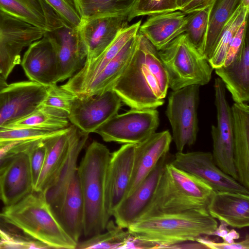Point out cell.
<instances>
[{
	"label": "cell",
	"instance_id": "obj_40",
	"mask_svg": "<svg viewBox=\"0 0 249 249\" xmlns=\"http://www.w3.org/2000/svg\"><path fill=\"white\" fill-rule=\"evenodd\" d=\"M76 95L57 84L47 87V93L41 105L57 116L68 119Z\"/></svg>",
	"mask_w": 249,
	"mask_h": 249
},
{
	"label": "cell",
	"instance_id": "obj_2",
	"mask_svg": "<svg viewBox=\"0 0 249 249\" xmlns=\"http://www.w3.org/2000/svg\"><path fill=\"white\" fill-rule=\"evenodd\" d=\"M218 226L207 209L179 213L160 214L138 219L127 229L136 238L154 246V249L189 241L205 235H212Z\"/></svg>",
	"mask_w": 249,
	"mask_h": 249
},
{
	"label": "cell",
	"instance_id": "obj_35",
	"mask_svg": "<svg viewBox=\"0 0 249 249\" xmlns=\"http://www.w3.org/2000/svg\"><path fill=\"white\" fill-rule=\"evenodd\" d=\"M70 125L68 119L60 117L40 105L28 115L0 128L40 127L53 130L66 128Z\"/></svg>",
	"mask_w": 249,
	"mask_h": 249
},
{
	"label": "cell",
	"instance_id": "obj_6",
	"mask_svg": "<svg viewBox=\"0 0 249 249\" xmlns=\"http://www.w3.org/2000/svg\"><path fill=\"white\" fill-rule=\"evenodd\" d=\"M199 99V86L197 85L173 90L169 95L166 115L178 152H183L185 146H190L196 142Z\"/></svg>",
	"mask_w": 249,
	"mask_h": 249
},
{
	"label": "cell",
	"instance_id": "obj_4",
	"mask_svg": "<svg viewBox=\"0 0 249 249\" xmlns=\"http://www.w3.org/2000/svg\"><path fill=\"white\" fill-rule=\"evenodd\" d=\"M5 219L49 248L75 249L77 243L66 231L41 192L33 191L1 212Z\"/></svg>",
	"mask_w": 249,
	"mask_h": 249
},
{
	"label": "cell",
	"instance_id": "obj_22",
	"mask_svg": "<svg viewBox=\"0 0 249 249\" xmlns=\"http://www.w3.org/2000/svg\"><path fill=\"white\" fill-rule=\"evenodd\" d=\"M31 145L15 154L2 175L0 199L4 207L16 204L34 191L28 154Z\"/></svg>",
	"mask_w": 249,
	"mask_h": 249
},
{
	"label": "cell",
	"instance_id": "obj_23",
	"mask_svg": "<svg viewBox=\"0 0 249 249\" xmlns=\"http://www.w3.org/2000/svg\"><path fill=\"white\" fill-rule=\"evenodd\" d=\"M209 214L228 226L237 229L249 226V195L214 191L208 205Z\"/></svg>",
	"mask_w": 249,
	"mask_h": 249
},
{
	"label": "cell",
	"instance_id": "obj_52",
	"mask_svg": "<svg viewBox=\"0 0 249 249\" xmlns=\"http://www.w3.org/2000/svg\"><path fill=\"white\" fill-rule=\"evenodd\" d=\"M8 85L7 80L0 74V90Z\"/></svg>",
	"mask_w": 249,
	"mask_h": 249
},
{
	"label": "cell",
	"instance_id": "obj_14",
	"mask_svg": "<svg viewBox=\"0 0 249 249\" xmlns=\"http://www.w3.org/2000/svg\"><path fill=\"white\" fill-rule=\"evenodd\" d=\"M51 43L58 65V83L69 79L84 66L87 53L78 28L65 25L44 35Z\"/></svg>",
	"mask_w": 249,
	"mask_h": 249
},
{
	"label": "cell",
	"instance_id": "obj_3",
	"mask_svg": "<svg viewBox=\"0 0 249 249\" xmlns=\"http://www.w3.org/2000/svg\"><path fill=\"white\" fill-rule=\"evenodd\" d=\"M110 155L106 146L93 141L77 166L84 203L83 233L86 238L103 232L110 217L105 205L106 174Z\"/></svg>",
	"mask_w": 249,
	"mask_h": 249
},
{
	"label": "cell",
	"instance_id": "obj_33",
	"mask_svg": "<svg viewBox=\"0 0 249 249\" xmlns=\"http://www.w3.org/2000/svg\"><path fill=\"white\" fill-rule=\"evenodd\" d=\"M165 167L176 184L188 196L208 205L214 192L207 183L196 176L175 167L171 163Z\"/></svg>",
	"mask_w": 249,
	"mask_h": 249
},
{
	"label": "cell",
	"instance_id": "obj_53",
	"mask_svg": "<svg viewBox=\"0 0 249 249\" xmlns=\"http://www.w3.org/2000/svg\"><path fill=\"white\" fill-rule=\"evenodd\" d=\"M241 5L244 7L249 8V0H241Z\"/></svg>",
	"mask_w": 249,
	"mask_h": 249
},
{
	"label": "cell",
	"instance_id": "obj_19",
	"mask_svg": "<svg viewBox=\"0 0 249 249\" xmlns=\"http://www.w3.org/2000/svg\"><path fill=\"white\" fill-rule=\"evenodd\" d=\"M172 137L168 130L155 132L135 144L132 176L125 198L133 193L155 167L167 156Z\"/></svg>",
	"mask_w": 249,
	"mask_h": 249
},
{
	"label": "cell",
	"instance_id": "obj_42",
	"mask_svg": "<svg viewBox=\"0 0 249 249\" xmlns=\"http://www.w3.org/2000/svg\"><path fill=\"white\" fill-rule=\"evenodd\" d=\"M68 25L78 28L82 18L75 0H45Z\"/></svg>",
	"mask_w": 249,
	"mask_h": 249
},
{
	"label": "cell",
	"instance_id": "obj_24",
	"mask_svg": "<svg viewBox=\"0 0 249 249\" xmlns=\"http://www.w3.org/2000/svg\"><path fill=\"white\" fill-rule=\"evenodd\" d=\"M166 157V156L160 160L135 191L125 198L115 209L112 216L117 226L127 229L138 219L151 198L159 176L165 164Z\"/></svg>",
	"mask_w": 249,
	"mask_h": 249
},
{
	"label": "cell",
	"instance_id": "obj_32",
	"mask_svg": "<svg viewBox=\"0 0 249 249\" xmlns=\"http://www.w3.org/2000/svg\"><path fill=\"white\" fill-rule=\"evenodd\" d=\"M136 0H75L82 18L128 15Z\"/></svg>",
	"mask_w": 249,
	"mask_h": 249
},
{
	"label": "cell",
	"instance_id": "obj_27",
	"mask_svg": "<svg viewBox=\"0 0 249 249\" xmlns=\"http://www.w3.org/2000/svg\"><path fill=\"white\" fill-rule=\"evenodd\" d=\"M235 103H246L249 100V42L247 32L242 47L228 65L215 69Z\"/></svg>",
	"mask_w": 249,
	"mask_h": 249
},
{
	"label": "cell",
	"instance_id": "obj_43",
	"mask_svg": "<svg viewBox=\"0 0 249 249\" xmlns=\"http://www.w3.org/2000/svg\"><path fill=\"white\" fill-rule=\"evenodd\" d=\"M44 140L35 141L28 150L34 190L39 177L45 159L46 147Z\"/></svg>",
	"mask_w": 249,
	"mask_h": 249
},
{
	"label": "cell",
	"instance_id": "obj_26",
	"mask_svg": "<svg viewBox=\"0 0 249 249\" xmlns=\"http://www.w3.org/2000/svg\"><path fill=\"white\" fill-rule=\"evenodd\" d=\"M187 18V14L180 10L151 15L139 32L159 51L184 33Z\"/></svg>",
	"mask_w": 249,
	"mask_h": 249
},
{
	"label": "cell",
	"instance_id": "obj_16",
	"mask_svg": "<svg viewBox=\"0 0 249 249\" xmlns=\"http://www.w3.org/2000/svg\"><path fill=\"white\" fill-rule=\"evenodd\" d=\"M128 15L105 16L82 18L78 29L85 45L87 66L100 55L118 33L128 26Z\"/></svg>",
	"mask_w": 249,
	"mask_h": 249
},
{
	"label": "cell",
	"instance_id": "obj_21",
	"mask_svg": "<svg viewBox=\"0 0 249 249\" xmlns=\"http://www.w3.org/2000/svg\"><path fill=\"white\" fill-rule=\"evenodd\" d=\"M141 22L139 20L122 30L100 55L89 65L83 66L61 87L77 95L116 56L124 45L138 34Z\"/></svg>",
	"mask_w": 249,
	"mask_h": 249
},
{
	"label": "cell",
	"instance_id": "obj_30",
	"mask_svg": "<svg viewBox=\"0 0 249 249\" xmlns=\"http://www.w3.org/2000/svg\"><path fill=\"white\" fill-rule=\"evenodd\" d=\"M241 4V0H213L208 31L201 53L208 60L228 21Z\"/></svg>",
	"mask_w": 249,
	"mask_h": 249
},
{
	"label": "cell",
	"instance_id": "obj_50",
	"mask_svg": "<svg viewBox=\"0 0 249 249\" xmlns=\"http://www.w3.org/2000/svg\"><path fill=\"white\" fill-rule=\"evenodd\" d=\"M20 142H13L0 147V160L9 153Z\"/></svg>",
	"mask_w": 249,
	"mask_h": 249
},
{
	"label": "cell",
	"instance_id": "obj_46",
	"mask_svg": "<svg viewBox=\"0 0 249 249\" xmlns=\"http://www.w3.org/2000/svg\"><path fill=\"white\" fill-rule=\"evenodd\" d=\"M154 246L138 239L130 233L121 249H154Z\"/></svg>",
	"mask_w": 249,
	"mask_h": 249
},
{
	"label": "cell",
	"instance_id": "obj_13",
	"mask_svg": "<svg viewBox=\"0 0 249 249\" xmlns=\"http://www.w3.org/2000/svg\"><path fill=\"white\" fill-rule=\"evenodd\" d=\"M207 207L206 204L185 194L173 180L164 165L150 200L136 220L160 214L207 210Z\"/></svg>",
	"mask_w": 249,
	"mask_h": 249
},
{
	"label": "cell",
	"instance_id": "obj_12",
	"mask_svg": "<svg viewBox=\"0 0 249 249\" xmlns=\"http://www.w3.org/2000/svg\"><path fill=\"white\" fill-rule=\"evenodd\" d=\"M47 87L27 80L0 90V128L33 112L42 102Z\"/></svg>",
	"mask_w": 249,
	"mask_h": 249
},
{
	"label": "cell",
	"instance_id": "obj_36",
	"mask_svg": "<svg viewBox=\"0 0 249 249\" xmlns=\"http://www.w3.org/2000/svg\"><path fill=\"white\" fill-rule=\"evenodd\" d=\"M105 233H100L77 243L78 249H121L129 235L112 220L108 221Z\"/></svg>",
	"mask_w": 249,
	"mask_h": 249
},
{
	"label": "cell",
	"instance_id": "obj_49",
	"mask_svg": "<svg viewBox=\"0 0 249 249\" xmlns=\"http://www.w3.org/2000/svg\"><path fill=\"white\" fill-rule=\"evenodd\" d=\"M239 233L234 230H230L224 237L222 238L223 242L232 243L234 240L239 238Z\"/></svg>",
	"mask_w": 249,
	"mask_h": 249
},
{
	"label": "cell",
	"instance_id": "obj_5",
	"mask_svg": "<svg viewBox=\"0 0 249 249\" xmlns=\"http://www.w3.org/2000/svg\"><path fill=\"white\" fill-rule=\"evenodd\" d=\"M158 51L172 90L193 85L203 86L211 80L213 69L186 33Z\"/></svg>",
	"mask_w": 249,
	"mask_h": 249
},
{
	"label": "cell",
	"instance_id": "obj_20",
	"mask_svg": "<svg viewBox=\"0 0 249 249\" xmlns=\"http://www.w3.org/2000/svg\"><path fill=\"white\" fill-rule=\"evenodd\" d=\"M0 11L45 32L70 26L45 0H0Z\"/></svg>",
	"mask_w": 249,
	"mask_h": 249
},
{
	"label": "cell",
	"instance_id": "obj_11",
	"mask_svg": "<svg viewBox=\"0 0 249 249\" xmlns=\"http://www.w3.org/2000/svg\"><path fill=\"white\" fill-rule=\"evenodd\" d=\"M209 185L214 191H227L249 195V190L223 172L210 152H177L171 162Z\"/></svg>",
	"mask_w": 249,
	"mask_h": 249
},
{
	"label": "cell",
	"instance_id": "obj_39",
	"mask_svg": "<svg viewBox=\"0 0 249 249\" xmlns=\"http://www.w3.org/2000/svg\"><path fill=\"white\" fill-rule=\"evenodd\" d=\"M212 3L203 8L187 14L188 18L184 33L200 53L207 36Z\"/></svg>",
	"mask_w": 249,
	"mask_h": 249
},
{
	"label": "cell",
	"instance_id": "obj_15",
	"mask_svg": "<svg viewBox=\"0 0 249 249\" xmlns=\"http://www.w3.org/2000/svg\"><path fill=\"white\" fill-rule=\"evenodd\" d=\"M135 146V144H124L111 153L105 187L106 208L110 217L126 196L132 174Z\"/></svg>",
	"mask_w": 249,
	"mask_h": 249
},
{
	"label": "cell",
	"instance_id": "obj_25",
	"mask_svg": "<svg viewBox=\"0 0 249 249\" xmlns=\"http://www.w3.org/2000/svg\"><path fill=\"white\" fill-rule=\"evenodd\" d=\"M231 109L233 160L237 180L249 190V106L246 103H235Z\"/></svg>",
	"mask_w": 249,
	"mask_h": 249
},
{
	"label": "cell",
	"instance_id": "obj_9",
	"mask_svg": "<svg viewBox=\"0 0 249 249\" xmlns=\"http://www.w3.org/2000/svg\"><path fill=\"white\" fill-rule=\"evenodd\" d=\"M214 89L217 124L211 127L213 147L212 153L216 165L225 173L237 180L233 160L231 109L227 100L225 86L220 78L215 79Z\"/></svg>",
	"mask_w": 249,
	"mask_h": 249
},
{
	"label": "cell",
	"instance_id": "obj_31",
	"mask_svg": "<svg viewBox=\"0 0 249 249\" xmlns=\"http://www.w3.org/2000/svg\"><path fill=\"white\" fill-rule=\"evenodd\" d=\"M69 127L65 132L44 140L46 147L45 159L34 191L42 192L53 179L63 162L69 146Z\"/></svg>",
	"mask_w": 249,
	"mask_h": 249
},
{
	"label": "cell",
	"instance_id": "obj_10",
	"mask_svg": "<svg viewBox=\"0 0 249 249\" xmlns=\"http://www.w3.org/2000/svg\"><path fill=\"white\" fill-rule=\"evenodd\" d=\"M122 102L112 89L93 96H76L68 119L71 124L82 131L92 133L118 114Z\"/></svg>",
	"mask_w": 249,
	"mask_h": 249
},
{
	"label": "cell",
	"instance_id": "obj_38",
	"mask_svg": "<svg viewBox=\"0 0 249 249\" xmlns=\"http://www.w3.org/2000/svg\"><path fill=\"white\" fill-rule=\"evenodd\" d=\"M68 128L60 130L40 127L0 128V147L15 142L46 139L65 132Z\"/></svg>",
	"mask_w": 249,
	"mask_h": 249
},
{
	"label": "cell",
	"instance_id": "obj_29",
	"mask_svg": "<svg viewBox=\"0 0 249 249\" xmlns=\"http://www.w3.org/2000/svg\"><path fill=\"white\" fill-rule=\"evenodd\" d=\"M56 215L66 231L78 243L83 232L84 203L77 172Z\"/></svg>",
	"mask_w": 249,
	"mask_h": 249
},
{
	"label": "cell",
	"instance_id": "obj_45",
	"mask_svg": "<svg viewBox=\"0 0 249 249\" xmlns=\"http://www.w3.org/2000/svg\"><path fill=\"white\" fill-rule=\"evenodd\" d=\"M196 241L204 245L207 249H249V237L247 234L246 238L239 242L227 243L216 242L207 238L201 237Z\"/></svg>",
	"mask_w": 249,
	"mask_h": 249
},
{
	"label": "cell",
	"instance_id": "obj_17",
	"mask_svg": "<svg viewBox=\"0 0 249 249\" xmlns=\"http://www.w3.org/2000/svg\"><path fill=\"white\" fill-rule=\"evenodd\" d=\"M69 146L65 159L54 177L42 192L55 214L58 212L66 190L76 174L80 153L88 139V133L70 124L68 131Z\"/></svg>",
	"mask_w": 249,
	"mask_h": 249
},
{
	"label": "cell",
	"instance_id": "obj_47",
	"mask_svg": "<svg viewBox=\"0 0 249 249\" xmlns=\"http://www.w3.org/2000/svg\"><path fill=\"white\" fill-rule=\"evenodd\" d=\"M213 0H193L180 11L186 14H189L194 11L203 8L211 4Z\"/></svg>",
	"mask_w": 249,
	"mask_h": 249
},
{
	"label": "cell",
	"instance_id": "obj_8",
	"mask_svg": "<svg viewBox=\"0 0 249 249\" xmlns=\"http://www.w3.org/2000/svg\"><path fill=\"white\" fill-rule=\"evenodd\" d=\"M45 32L0 11V74L7 79L20 64L21 53Z\"/></svg>",
	"mask_w": 249,
	"mask_h": 249
},
{
	"label": "cell",
	"instance_id": "obj_1",
	"mask_svg": "<svg viewBox=\"0 0 249 249\" xmlns=\"http://www.w3.org/2000/svg\"><path fill=\"white\" fill-rule=\"evenodd\" d=\"M132 57L112 89L131 108L156 109L164 103L169 83L158 51L142 34Z\"/></svg>",
	"mask_w": 249,
	"mask_h": 249
},
{
	"label": "cell",
	"instance_id": "obj_28",
	"mask_svg": "<svg viewBox=\"0 0 249 249\" xmlns=\"http://www.w3.org/2000/svg\"><path fill=\"white\" fill-rule=\"evenodd\" d=\"M138 34L132 37L116 56L76 95L93 96L111 89L128 66L138 44Z\"/></svg>",
	"mask_w": 249,
	"mask_h": 249
},
{
	"label": "cell",
	"instance_id": "obj_37",
	"mask_svg": "<svg viewBox=\"0 0 249 249\" xmlns=\"http://www.w3.org/2000/svg\"><path fill=\"white\" fill-rule=\"evenodd\" d=\"M0 249H50L7 221L0 213Z\"/></svg>",
	"mask_w": 249,
	"mask_h": 249
},
{
	"label": "cell",
	"instance_id": "obj_41",
	"mask_svg": "<svg viewBox=\"0 0 249 249\" xmlns=\"http://www.w3.org/2000/svg\"><path fill=\"white\" fill-rule=\"evenodd\" d=\"M178 0H136L128 16V21L141 16L179 10Z\"/></svg>",
	"mask_w": 249,
	"mask_h": 249
},
{
	"label": "cell",
	"instance_id": "obj_51",
	"mask_svg": "<svg viewBox=\"0 0 249 249\" xmlns=\"http://www.w3.org/2000/svg\"><path fill=\"white\" fill-rule=\"evenodd\" d=\"M192 0H178V1L179 10H180Z\"/></svg>",
	"mask_w": 249,
	"mask_h": 249
},
{
	"label": "cell",
	"instance_id": "obj_44",
	"mask_svg": "<svg viewBox=\"0 0 249 249\" xmlns=\"http://www.w3.org/2000/svg\"><path fill=\"white\" fill-rule=\"evenodd\" d=\"M248 19L245 20L234 36L228 50L223 66L229 65L239 52L247 32Z\"/></svg>",
	"mask_w": 249,
	"mask_h": 249
},
{
	"label": "cell",
	"instance_id": "obj_7",
	"mask_svg": "<svg viewBox=\"0 0 249 249\" xmlns=\"http://www.w3.org/2000/svg\"><path fill=\"white\" fill-rule=\"evenodd\" d=\"M159 124L156 109L131 108L112 117L94 133L107 142L136 144L156 132Z\"/></svg>",
	"mask_w": 249,
	"mask_h": 249
},
{
	"label": "cell",
	"instance_id": "obj_54",
	"mask_svg": "<svg viewBox=\"0 0 249 249\" xmlns=\"http://www.w3.org/2000/svg\"><path fill=\"white\" fill-rule=\"evenodd\" d=\"M3 173H0V195H1V183L2 177V175H3Z\"/></svg>",
	"mask_w": 249,
	"mask_h": 249
},
{
	"label": "cell",
	"instance_id": "obj_18",
	"mask_svg": "<svg viewBox=\"0 0 249 249\" xmlns=\"http://www.w3.org/2000/svg\"><path fill=\"white\" fill-rule=\"evenodd\" d=\"M20 64L30 81L46 87L58 83L57 56L44 36L28 47Z\"/></svg>",
	"mask_w": 249,
	"mask_h": 249
},
{
	"label": "cell",
	"instance_id": "obj_48",
	"mask_svg": "<svg viewBox=\"0 0 249 249\" xmlns=\"http://www.w3.org/2000/svg\"><path fill=\"white\" fill-rule=\"evenodd\" d=\"M220 225L217 226L212 235H216L222 239L228 233L230 230L227 228L228 225L222 221H220Z\"/></svg>",
	"mask_w": 249,
	"mask_h": 249
},
{
	"label": "cell",
	"instance_id": "obj_34",
	"mask_svg": "<svg viewBox=\"0 0 249 249\" xmlns=\"http://www.w3.org/2000/svg\"><path fill=\"white\" fill-rule=\"evenodd\" d=\"M249 8L241 4L225 25L208 61L213 69L223 66L230 45L243 22L248 19Z\"/></svg>",
	"mask_w": 249,
	"mask_h": 249
}]
</instances>
